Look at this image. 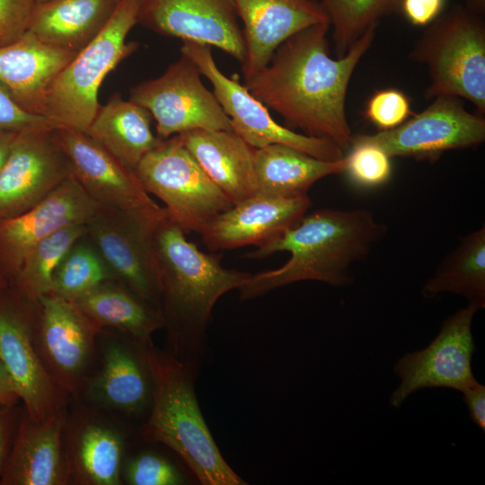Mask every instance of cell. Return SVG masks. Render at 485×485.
<instances>
[{"label": "cell", "instance_id": "6da1fadb", "mask_svg": "<svg viewBox=\"0 0 485 485\" xmlns=\"http://www.w3.org/2000/svg\"><path fill=\"white\" fill-rule=\"evenodd\" d=\"M376 28L368 29L338 58L330 56L329 23L304 29L281 43L244 86L278 113L288 128L327 138L345 151L353 137L346 115L348 87Z\"/></svg>", "mask_w": 485, "mask_h": 485}, {"label": "cell", "instance_id": "7a4b0ae2", "mask_svg": "<svg viewBox=\"0 0 485 485\" xmlns=\"http://www.w3.org/2000/svg\"><path fill=\"white\" fill-rule=\"evenodd\" d=\"M387 226L366 208H322L304 215L294 225L257 246L248 258L290 253L280 268L251 274L238 290L241 300L259 297L284 286L313 280L333 287L353 281L351 266L367 256Z\"/></svg>", "mask_w": 485, "mask_h": 485}, {"label": "cell", "instance_id": "3957f363", "mask_svg": "<svg viewBox=\"0 0 485 485\" xmlns=\"http://www.w3.org/2000/svg\"><path fill=\"white\" fill-rule=\"evenodd\" d=\"M185 234L165 209L155 228L154 243L160 311L175 356L199 347L216 303L251 275L223 267L220 255L199 251Z\"/></svg>", "mask_w": 485, "mask_h": 485}, {"label": "cell", "instance_id": "277c9868", "mask_svg": "<svg viewBox=\"0 0 485 485\" xmlns=\"http://www.w3.org/2000/svg\"><path fill=\"white\" fill-rule=\"evenodd\" d=\"M152 381L145 436L170 447L203 485L247 484L226 463L198 406L192 375L173 353L140 343Z\"/></svg>", "mask_w": 485, "mask_h": 485}, {"label": "cell", "instance_id": "5b68a950", "mask_svg": "<svg viewBox=\"0 0 485 485\" xmlns=\"http://www.w3.org/2000/svg\"><path fill=\"white\" fill-rule=\"evenodd\" d=\"M426 27L409 55L413 62L427 66L429 84L425 98L465 99L484 114V14L454 4Z\"/></svg>", "mask_w": 485, "mask_h": 485}, {"label": "cell", "instance_id": "8992f818", "mask_svg": "<svg viewBox=\"0 0 485 485\" xmlns=\"http://www.w3.org/2000/svg\"><path fill=\"white\" fill-rule=\"evenodd\" d=\"M140 0H119L101 32L57 74L48 87L42 116L55 128L88 129L100 104L98 93L106 77L138 48L126 42L137 24Z\"/></svg>", "mask_w": 485, "mask_h": 485}, {"label": "cell", "instance_id": "52a82bcc", "mask_svg": "<svg viewBox=\"0 0 485 485\" xmlns=\"http://www.w3.org/2000/svg\"><path fill=\"white\" fill-rule=\"evenodd\" d=\"M148 194L162 200L185 233H201L233 205L185 147L179 135L162 139L135 170Z\"/></svg>", "mask_w": 485, "mask_h": 485}, {"label": "cell", "instance_id": "ba28073f", "mask_svg": "<svg viewBox=\"0 0 485 485\" xmlns=\"http://www.w3.org/2000/svg\"><path fill=\"white\" fill-rule=\"evenodd\" d=\"M39 303L10 285L0 288V361L8 373L24 411L41 420L65 410L68 395L45 367L38 348Z\"/></svg>", "mask_w": 485, "mask_h": 485}, {"label": "cell", "instance_id": "9c48e42d", "mask_svg": "<svg viewBox=\"0 0 485 485\" xmlns=\"http://www.w3.org/2000/svg\"><path fill=\"white\" fill-rule=\"evenodd\" d=\"M164 212V207L125 210L98 205L85 224L87 235L116 280L159 311V269L154 234Z\"/></svg>", "mask_w": 485, "mask_h": 485}, {"label": "cell", "instance_id": "30bf717a", "mask_svg": "<svg viewBox=\"0 0 485 485\" xmlns=\"http://www.w3.org/2000/svg\"><path fill=\"white\" fill-rule=\"evenodd\" d=\"M181 53L209 80L215 96L230 119L233 131L253 148L280 144L325 161H338L345 156L344 151L327 138L299 134L277 123L268 108L240 84L237 75L230 78L220 71L210 46L182 41Z\"/></svg>", "mask_w": 485, "mask_h": 485}, {"label": "cell", "instance_id": "8fae6325", "mask_svg": "<svg viewBox=\"0 0 485 485\" xmlns=\"http://www.w3.org/2000/svg\"><path fill=\"white\" fill-rule=\"evenodd\" d=\"M200 75L197 66L181 55L163 75L130 90L129 100L155 119L160 138L195 129L233 131L230 119Z\"/></svg>", "mask_w": 485, "mask_h": 485}, {"label": "cell", "instance_id": "7c38bea8", "mask_svg": "<svg viewBox=\"0 0 485 485\" xmlns=\"http://www.w3.org/2000/svg\"><path fill=\"white\" fill-rule=\"evenodd\" d=\"M485 140V119L469 112L460 98L438 96L421 112L400 126L351 141L380 147L390 158H437L445 151L479 146Z\"/></svg>", "mask_w": 485, "mask_h": 485}, {"label": "cell", "instance_id": "4fadbf2b", "mask_svg": "<svg viewBox=\"0 0 485 485\" xmlns=\"http://www.w3.org/2000/svg\"><path fill=\"white\" fill-rule=\"evenodd\" d=\"M477 310L472 305L447 317L433 341L422 350L404 354L393 370L400 384L390 397L399 407L413 392L433 387L462 392L473 384L472 358L475 351L472 323Z\"/></svg>", "mask_w": 485, "mask_h": 485}, {"label": "cell", "instance_id": "5bb4252c", "mask_svg": "<svg viewBox=\"0 0 485 485\" xmlns=\"http://www.w3.org/2000/svg\"><path fill=\"white\" fill-rule=\"evenodd\" d=\"M38 348L49 375L68 395L78 399L87 384L98 336L97 326L71 301L52 293L39 300Z\"/></svg>", "mask_w": 485, "mask_h": 485}, {"label": "cell", "instance_id": "9a60e30c", "mask_svg": "<svg viewBox=\"0 0 485 485\" xmlns=\"http://www.w3.org/2000/svg\"><path fill=\"white\" fill-rule=\"evenodd\" d=\"M71 176L55 129L18 132L0 170V220L32 208Z\"/></svg>", "mask_w": 485, "mask_h": 485}, {"label": "cell", "instance_id": "2e32d148", "mask_svg": "<svg viewBox=\"0 0 485 485\" xmlns=\"http://www.w3.org/2000/svg\"><path fill=\"white\" fill-rule=\"evenodd\" d=\"M137 24L163 36L217 48L241 64L245 58L234 0H140Z\"/></svg>", "mask_w": 485, "mask_h": 485}, {"label": "cell", "instance_id": "e0dca14e", "mask_svg": "<svg viewBox=\"0 0 485 485\" xmlns=\"http://www.w3.org/2000/svg\"><path fill=\"white\" fill-rule=\"evenodd\" d=\"M72 176L98 205L125 210L161 207L142 186L136 172L121 163L86 132L56 128Z\"/></svg>", "mask_w": 485, "mask_h": 485}, {"label": "cell", "instance_id": "ac0fdd59", "mask_svg": "<svg viewBox=\"0 0 485 485\" xmlns=\"http://www.w3.org/2000/svg\"><path fill=\"white\" fill-rule=\"evenodd\" d=\"M94 202L71 176L26 212L0 220V271L8 282L41 240L71 225L86 224Z\"/></svg>", "mask_w": 485, "mask_h": 485}, {"label": "cell", "instance_id": "d6986e66", "mask_svg": "<svg viewBox=\"0 0 485 485\" xmlns=\"http://www.w3.org/2000/svg\"><path fill=\"white\" fill-rule=\"evenodd\" d=\"M243 26L244 80L264 68L286 40L309 27L329 23L318 0H234ZM330 24V23H329Z\"/></svg>", "mask_w": 485, "mask_h": 485}, {"label": "cell", "instance_id": "ffe728a7", "mask_svg": "<svg viewBox=\"0 0 485 485\" xmlns=\"http://www.w3.org/2000/svg\"><path fill=\"white\" fill-rule=\"evenodd\" d=\"M310 206L307 195L284 198L255 193L217 215L200 234L210 251L259 246L294 225Z\"/></svg>", "mask_w": 485, "mask_h": 485}, {"label": "cell", "instance_id": "44dd1931", "mask_svg": "<svg viewBox=\"0 0 485 485\" xmlns=\"http://www.w3.org/2000/svg\"><path fill=\"white\" fill-rule=\"evenodd\" d=\"M66 410L44 419L22 416L0 481L4 485H65L70 470L65 447Z\"/></svg>", "mask_w": 485, "mask_h": 485}, {"label": "cell", "instance_id": "7402d4cb", "mask_svg": "<svg viewBox=\"0 0 485 485\" xmlns=\"http://www.w3.org/2000/svg\"><path fill=\"white\" fill-rule=\"evenodd\" d=\"M179 136L190 154L232 205L256 193L255 148L236 133L195 129Z\"/></svg>", "mask_w": 485, "mask_h": 485}, {"label": "cell", "instance_id": "603a6c76", "mask_svg": "<svg viewBox=\"0 0 485 485\" xmlns=\"http://www.w3.org/2000/svg\"><path fill=\"white\" fill-rule=\"evenodd\" d=\"M75 57L44 44L27 31L15 42L0 48V82L20 107L42 116L48 87Z\"/></svg>", "mask_w": 485, "mask_h": 485}, {"label": "cell", "instance_id": "cb8c5ba5", "mask_svg": "<svg viewBox=\"0 0 485 485\" xmlns=\"http://www.w3.org/2000/svg\"><path fill=\"white\" fill-rule=\"evenodd\" d=\"M119 0L35 2L28 31L44 44L77 54L105 28Z\"/></svg>", "mask_w": 485, "mask_h": 485}, {"label": "cell", "instance_id": "d4e9b609", "mask_svg": "<svg viewBox=\"0 0 485 485\" xmlns=\"http://www.w3.org/2000/svg\"><path fill=\"white\" fill-rule=\"evenodd\" d=\"M64 439L70 481L82 485L121 483L124 442L115 428L96 419H80L69 428L66 423Z\"/></svg>", "mask_w": 485, "mask_h": 485}, {"label": "cell", "instance_id": "484cf974", "mask_svg": "<svg viewBox=\"0 0 485 485\" xmlns=\"http://www.w3.org/2000/svg\"><path fill=\"white\" fill-rule=\"evenodd\" d=\"M139 347L134 351L123 342H108L101 370L87 386L93 401L127 414H137L151 402V376Z\"/></svg>", "mask_w": 485, "mask_h": 485}, {"label": "cell", "instance_id": "4316f807", "mask_svg": "<svg viewBox=\"0 0 485 485\" xmlns=\"http://www.w3.org/2000/svg\"><path fill=\"white\" fill-rule=\"evenodd\" d=\"M152 119L146 108L115 93L106 104L100 105L86 133L121 163L135 171L163 139L154 135Z\"/></svg>", "mask_w": 485, "mask_h": 485}, {"label": "cell", "instance_id": "83f0119b", "mask_svg": "<svg viewBox=\"0 0 485 485\" xmlns=\"http://www.w3.org/2000/svg\"><path fill=\"white\" fill-rule=\"evenodd\" d=\"M345 156L325 161L280 144L255 148L256 193L284 198L307 195L316 181L345 172Z\"/></svg>", "mask_w": 485, "mask_h": 485}, {"label": "cell", "instance_id": "f1b7e54d", "mask_svg": "<svg viewBox=\"0 0 485 485\" xmlns=\"http://www.w3.org/2000/svg\"><path fill=\"white\" fill-rule=\"evenodd\" d=\"M101 329L113 328L140 343L164 327L162 313L118 280L106 281L74 302Z\"/></svg>", "mask_w": 485, "mask_h": 485}, {"label": "cell", "instance_id": "f546056e", "mask_svg": "<svg viewBox=\"0 0 485 485\" xmlns=\"http://www.w3.org/2000/svg\"><path fill=\"white\" fill-rule=\"evenodd\" d=\"M421 293L463 296L477 311L485 307V226L462 237L424 283Z\"/></svg>", "mask_w": 485, "mask_h": 485}, {"label": "cell", "instance_id": "4dcf8cb0", "mask_svg": "<svg viewBox=\"0 0 485 485\" xmlns=\"http://www.w3.org/2000/svg\"><path fill=\"white\" fill-rule=\"evenodd\" d=\"M86 232L85 224L71 225L41 240L27 253L10 280V287L34 302L51 293L53 276L59 262Z\"/></svg>", "mask_w": 485, "mask_h": 485}, {"label": "cell", "instance_id": "1f68e13d", "mask_svg": "<svg viewBox=\"0 0 485 485\" xmlns=\"http://www.w3.org/2000/svg\"><path fill=\"white\" fill-rule=\"evenodd\" d=\"M115 278L112 271L87 235L77 240L59 262L51 293L75 302L99 285Z\"/></svg>", "mask_w": 485, "mask_h": 485}, {"label": "cell", "instance_id": "d6a6232c", "mask_svg": "<svg viewBox=\"0 0 485 485\" xmlns=\"http://www.w3.org/2000/svg\"><path fill=\"white\" fill-rule=\"evenodd\" d=\"M329 18L338 57L384 17L400 10L401 0H318Z\"/></svg>", "mask_w": 485, "mask_h": 485}, {"label": "cell", "instance_id": "836d02e7", "mask_svg": "<svg viewBox=\"0 0 485 485\" xmlns=\"http://www.w3.org/2000/svg\"><path fill=\"white\" fill-rule=\"evenodd\" d=\"M350 147V153L345 156V172L355 183L376 187L389 180L391 158L380 147L359 141H351Z\"/></svg>", "mask_w": 485, "mask_h": 485}, {"label": "cell", "instance_id": "e575fe53", "mask_svg": "<svg viewBox=\"0 0 485 485\" xmlns=\"http://www.w3.org/2000/svg\"><path fill=\"white\" fill-rule=\"evenodd\" d=\"M412 114L408 96L395 88L375 92L367 101L365 116L380 131L392 129Z\"/></svg>", "mask_w": 485, "mask_h": 485}, {"label": "cell", "instance_id": "d590c367", "mask_svg": "<svg viewBox=\"0 0 485 485\" xmlns=\"http://www.w3.org/2000/svg\"><path fill=\"white\" fill-rule=\"evenodd\" d=\"M124 478L130 485H181L186 483L181 473L165 458L154 454H141L125 467Z\"/></svg>", "mask_w": 485, "mask_h": 485}, {"label": "cell", "instance_id": "8d00e7d4", "mask_svg": "<svg viewBox=\"0 0 485 485\" xmlns=\"http://www.w3.org/2000/svg\"><path fill=\"white\" fill-rule=\"evenodd\" d=\"M55 127L43 116L32 114L20 107L5 84L0 82V131L22 132Z\"/></svg>", "mask_w": 485, "mask_h": 485}, {"label": "cell", "instance_id": "74e56055", "mask_svg": "<svg viewBox=\"0 0 485 485\" xmlns=\"http://www.w3.org/2000/svg\"><path fill=\"white\" fill-rule=\"evenodd\" d=\"M34 0H0V48L18 40L27 31Z\"/></svg>", "mask_w": 485, "mask_h": 485}, {"label": "cell", "instance_id": "f35d334b", "mask_svg": "<svg viewBox=\"0 0 485 485\" xmlns=\"http://www.w3.org/2000/svg\"><path fill=\"white\" fill-rule=\"evenodd\" d=\"M446 0H401L400 10L414 26H428L443 12Z\"/></svg>", "mask_w": 485, "mask_h": 485}, {"label": "cell", "instance_id": "ab89813d", "mask_svg": "<svg viewBox=\"0 0 485 485\" xmlns=\"http://www.w3.org/2000/svg\"><path fill=\"white\" fill-rule=\"evenodd\" d=\"M463 401L465 402L470 418L482 431L485 430V386L475 381L464 388Z\"/></svg>", "mask_w": 485, "mask_h": 485}, {"label": "cell", "instance_id": "60d3db41", "mask_svg": "<svg viewBox=\"0 0 485 485\" xmlns=\"http://www.w3.org/2000/svg\"><path fill=\"white\" fill-rule=\"evenodd\" d=\"M10 417L5 410H0V478L9 454Z\"/></svg>", "mask_w": 485, "mask_h": 485}, {"label": "cell", "instance_id": "b9f144b4", "mask_svg": "<svg viewBox=\"0 0 485 485\" xmlns=\"http://www.w3.org/2000/svg\"><path fill=\"white\" fill-rule=\"evenodd\" d=\"M19 399L13 384L0 361V407L12 405Z\"/></svg>", "mask_w": 485, "mask_h": 485}, {"label": "cell", "instance_id": "7bdbcfd3", "mask_svg": "<svg viewBox=\"0 0 485 485\" xmlns=\"http://www.w3.org/2000/svg\"><path fill=\"white\" fill-rule=\"evenodd\" d=\"M17 133L0 131V170L7 160Z\"/></svg>", "mask_w": 485, "mask_h": 485}, {"label": "cell", "instance_id": "ee69618b", "mask_svg": "<svg viewBox=\"0 0 485 485\" xmlns=\"http://www.w3.org/2000/svg\"><path fill=\"white\" fill-rule=\"evenodd\" d=\"M463 4L478 13H485V0H463Z\"/></svg>", "mask_w": 485, "mask_h": 485}, {"label": "cell", "instance_id": "f6af8a7d", "mask_svg": "<svg viewBox=\"0 0 485 485\" xmlns=\"http://www.w3.org/2000/svg\"><path fill=\"white\" fill-rule=\"evenodd\" d=\"M8 286H9V282L0 271V288L6 287Z\"/></svg>", "mask_w": 485, "mask_h": 485}, {"label": "cell", "instance_id": "bcb514c9", "mask_svg": "<svg viewBox=\"0 0 485 485\" xmlns=\"http://www.w3.org/2000/svg\"><path fill=\"white\" fill-rule=\"evenodd\" d=\"M35 2H42V1H45V0H34Z\"/></svg>", "mask_w": 485, "mask_h": 485}]
</instances>
